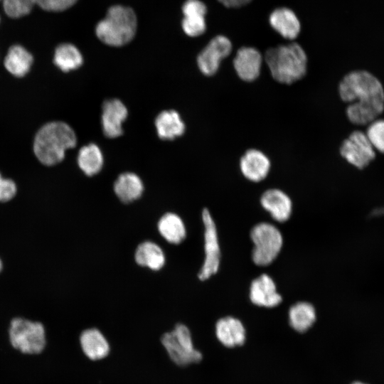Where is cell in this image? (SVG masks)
Wrapping results in <instances>:
<instances>
[{
	"label": "cell",
	"instance_id": "21",
	"mask_svg": "<svg viewBox=\"0 0 384 384\" xmlns=\"http://www.w3.org/2000/svg\"><path fill=\"white\" fill-rule=\"evenodd\" d=\"M134 260L141 267L157 271L164 266L166 257L158 244L146 240L137 247L134 252Z\"/></svg>",
	"mask_w": 384,
	"mask_h": 384
},
{
	"label": "cell",
	"instance_id": "32",
	"mask_svg": "<svg viewBox=\"0 0 384 384\" xmlns=\"http://www.w3.org/2000/svg\"><path fill=\"white\" fill-rule=\"evenodd\" d=\"M228 8H238L249 4L252 0H218Z\"/></svg>",
	"mask_w": 384,
	"mask_h": 384
},
{
	"label": "cell",
	"instance_id": "11",
	"mask_svg": "<svg viewBox=\"0 0 384 384\" xmlns=\"http://www.w3.org/2000/svg\"><path fill=\"white\" fill-rule=\"evenodd\" d=\"M128 116V110L118 99L105 100L102 107V126L108 138H117L123 134L122 123Z\"/></svg>",
	"mask_w": 384,
	"mask_h": 384
},
{
	"label": "cell",
	"instance_id": "16",
	"mask_svg": "<svg viewBox=\"0 0 384 384\" xmlns=\"http://www.w3.org/2000/svg\"><path fill=\"white\" fill-rule=\"evenodd\" d=\"M181 26L183 32L190 37H198L206 31L207 7L200 0H186L182 6Z\"/></svg>",
	"mask_w": 384,
	"mask_h": 384
},
{
	"label": "cell",
	"instance_id": "12",
	"mask_svg": "<svg viewBox=\"0 0 384 384\" xmlns=\"http://www.w3.org/2000/svg\"><path fill=\"white\" fill-rule=\"evenodd\" d=\"M263 58L260 52L252 47H242L233 59L234 69L238 76L245 82H252L260 75Z\"/></svg>",
	"mask_w": 384,
	"mask_h": 384
},
{
	"label": "cell",
	"instance_id": "26",
	"mask_svg": "<svg viewBox=\"0 0 384 384\" xmlns=\"http://www.w3.org/2000/svg\"><path fill=\"white\" fill-rule=\"evenodd\" d=\"M315 320V309L309 302H297L293 304L289 310L290 326L297 331H306L313 325Z\"/></svg>",
	"mask_w": 384,
	"mask_h": 384
},
{
	"label": "cell",
	"instance_id": "33",
	"mask_svg": "<svg viewBox=\"0 0 384 384\" xmlns=\"http://www.w3.org/2000/svg\"><path fill=\"white\" fill-rule=\"evenodd\" d=\"M351 384H368V383H363L361 381H356V382L352 383Z\"/></svg>",
	"mask_w": 384,
	"mask_h": 384
},
{
	"label": "cell",
	"instance_id": "34",
	"mask_svg": "<svg viewBox=\"0 0 384 384\" xmlns=\"http://www.w3.org/2000/svg\"><path fill=\"white\" fill-rule=\"evenodd\" d=\"M1 270H2V262L0 259V272L1 271Z\"/></svg>",
	"mask_w": 384,
	"mask_h": 384
},
{
	"label": "cell",
	"instance_id": "6",
	"mask_svg": "<svg viewBox=\"0 0 384 384\" xmlns=\"http://www.w3.org/2000/svg\"><path fill=\"white\" fill-rule=\"evenodd\" d=\"M161 343L171 360L179 366L199 362L202 354L194 348L191 333L185 325L177 324L171 332L164 334Z\"/></svg>",
	"mask_w": 384,
	"mask_h": 384
},
{
	"label": "cell",
	"instance_id": "29",
	"mask_svg": "<svg viewBox=\"0 0 384 384\" xmlns=\"http://www.w3.org/2000/svg\"><path fill=\"white\" fill-rule=\"evenodd\" d=\"M366 134L373 148L384 153V119L372 122Z\"/></svg>",
	"mask_w": 384,
	"mask_h": 384
},
{
	"label": "cell",
	"instance_id": "31",
	"mask_svg": "<svg viewBox=\"0 0 384 384\" xmlns=\"http://www.w3.org/2000/svg\"><path fill=\"white\" fill-rule=\"evenodd\" d=\"M16 183L9 178H4L0 174V201L6 202L12 199L16 193Z\"/></svg>",
	"mask_w": 384,
	"mask_h": 384
},
{
	"label": "cell",
	"instance_id": "17",
	"mask_svg": "<svg viewBox=\"0 0 384 384\" xmlns=\"http://www.w3.org/2000/svg\"><path fill=\"white\" fill-rule=\"evenodd\" d=\"M269 22L275 31L288 40L295 39L301 31L299 18L288 8L282 7L274 10L269 17Z\"/></svg>",
	"mask_w": 384,
	"mask_h": 384
},
{
	"label": "cell",
	"instance_id": "30",
	"mask_svg": "<svg viewBox=\"0 0 384 384\" xmlns=\"http://www.w3.org/2000/svg\"><path fill=\"white\" fill-rule=\"evenodd\" d=\"M34 4L46 11L60 12L73 6L78 0H33Z\"/></svg>",
	"mask_w": 384,
	"mask_h": 384
},
{
	"label": "cell",
	"instance_id": "3",
	"mask_svg": "<svg viewBox=\"0 0 384 384\" xmlns=\"http://www.w3.org/2000/svg\"><path fill=\"white\" fill-rule=\"evenodd\" d=\"M272 77L278 82L290 85L303 78L307 71V55L297 43L269 48L264 57Z\"/></svg>",
	"mask_w": 384,
	"mask_h": 384
},
{
	"label": "cell",
	"instance_id": "2",
	"mask_svg": "<svg viewBox=\"0 0 384 384\" xmlns=\"http://www.w3.org/2000/svg\"><path fill=\"white\" fill-rule=\"evenodd\" d=\"M77 137L73 129L63 122H51L36 133L33 151L40 162L53 166L63 161L65 151L75 146Z\"/></svg>",
	"mask_w": 384,
	"mask_h": 384
},
{
	"label": "cell",
	"instance_id": "22",
	"mask_svg": "<svg viewBox=\"0 0 384 384\" xmlns=\"http://www.w3.org/2000/svg\"><path fill=\"white\" fill-rule=\"evenodd\" d=\"M161 236L168 242L177 245L186 237V228L182 218L174 213L164 214L157 223Z\"/></svg>",
	"mask_w": 384,
	"mask_h": 384
},
{
	"label": "cell",
	"instance_id": "15",
	"mask_svg": "<svg viewBox=\"0 0 384 384\" xmlns=\"http://www.w3.org/2000/svg\"><path fill=\"white\" fill-rule=\"evenodd\" d=\"M240 169L243 176L252 182H260L269 174L271 163L260 150H247L240 159Z\"/></svg>",
	"mask_w": 384,
	"mask_h": 384
},
{
	"label": "cell",
	"instance_id": "28",
	"mask_svg": "<svg viewBox=\"0 0 384 384\" xmlns=\"http://www.w3.org/2000/svg\"><path fill=\"white\" fill-rule=\"evenodd\" d=\"M6 14L12 18H18L28 14L34 6L33 0H0Z\"/></svg>",
	"mask_w": 384,
	"mask_h": 384
},
{
	"label": "cell",
	"instance_id": "23",
	"mask_svg": "<svg viewBox=\"0 0 384 384\" xmlns=\"http://www.w3.org/2000/svg\"><path fill=\"white\" fill-rule=\"evenodd\" d=\"M32 55L23 46L10 47L4 59L6 69L16 77L24 76L33 63Z\"/></svg>",
	"mask_w": 384,
	"mask_h": 384
},
{
	"label": "cell",
	"instance_id": "14",
	"mask_svg": "<svg viewBox=\"0 0 384 384\" xmlns=\"http://www.w3.org/2000/svg\"><path fill=\"white\" fill-rule=\"evenodd\" d=\"M260 204L278 223L288 220L292 212V202L290 197L279 188L266 190L260 197Z\"/></svg>",
	"mask_w": 384,
	"mask_h": 384
},
{
	"label": "cell",
	"instance_id": "25",
	"mask_svg": "<svg viewBox=\"0 0 384 384\" xmlns=\"http://www.w3.org/2000/svg\"><path fill=\"white\" fill-rule=\"evenodd\" d=\"M80 343L85 353L92 360L102 358L109 352L107 341L96 329L83 331L80 336Z\"/></svg>",
	"mask_w": 384,
	"mask_h": 384
},
{
	"label": "cell",
	"instance_id": "8",
	"mask_svg": "<svg viewBox=\"0 0 384 384\" xmlns=\"http://www.w3.org/2000/svg\"><path fill=\"white\" fill-rule=\"evenodd\" d=\"M204 225L205 258L198 274L201 280H206L218 271L220 263V249L216 225L207 208L202 211Z\"/></svg>",
	"mask_w": 384,
	"mask_h": 384
},
{
	"label": "cell",
	"instance_id": "13",
	"mask_svg": "<svg viewBox=\"0 0 384 384\" xmlns=\"http://www.w3.org/2000/svg\"><path fill=\"white\" fill-rule=\"evenodd\" d=\"M249 293L252 303L259 306L272 308L282 301L274 281L267 274H262L252 280Z\"/></svg>",
	"mask_w": 384,
	"mask_h": 384
},
{
	"label": "cell",
	"instance_id": "18",
	"mask_svg": "<svg viewBox=\"0 0 384 384\" xmlns=\"http://www.w3.org/2000/svg\"><path fill=\"white\" fill-rule=\"evenodd\" d=\"M114 192L124 203L138 200L144 192V183L141 178L132 172H124L118 176L114 183Z\"/></svg>",
	"mask_w": 384,
	"mask_h": 384
},
{
	"label": "cell",
	"instance_id": "4",
	"mask_svg": "<svg viewBox=\"0 0 384 384\" xmlns=\"http://www.w3.org/2000/svg\"><path fill=\"white\" fill-rule=\"evenodd\" d=\"M137 29V18L134 10L128 6L114 5L97 23L95 33L105 44L119 47L129 43L134 38Z\"/></svg>",
	"mask_w": 384,
	"mask_h": 384
},
{
	"label": "cell",
	"instance_id": "10",
	"mask_svg": "<svg viewBox=\"0 0 384 384\" xmlns=\"http://www.w3.org/2000/svg\"><path fill=\"white\" fill-rule=\"evenodd\" d=\"M233 48L230 39L222 35L213 38L197 56L200 71L206 76L217 73L221 61L228 57Z\"/></svg>",
	"mask_w": 384,
	"mask_h": 384
},
{
	"label": "cell",
	"instance_id": "19",
	"mask_svg": "<svg viewBox=\"0 0 384 384\" xmlns=\"http://www.w3.org/2000/svg\"><path fill=\"white\" fill-rule=\"evenodd\" d=\"M215 333L218 340L227 347H235L243 344L245 330L242 322L233 316L219 319L215 325Z\"/></svg>",
	"mask_w": 384,
	"mask_h": 384
},
{
	"label": "cell",
	"instance_id": "9",
	"mask_svg": "<svg viewBox=\"0 0 384 384\" xmlns=\"http://www.w3.org/2000/svg\"><path fill=\"white\" fill-rule=\"evenodd\" d=\"M340 153L349 164L363 169L375 157L374 148L366 134L361 131L352 132L340 148Z\"/></svg>",
	"mask_w": 384,
	"mask_h": 384
},
{
	"label": "cell",
	"instance_id": "5",
	"mask_svg": "<svg viewBox=\"0 0 384 384\" xmlns=\"http://www.w3.org/2000/svg\"><path fill=\"white\" fill-rule=\"evenodd\" d=\"M253 243L252 260L258 266H267L277 257L283 246V236L274 225L262 222L250 230Z\"/></svg>",
	"mask_w": 384,
	"mask_h": 384
},
{
	"label": "cell",
	"instance_id": "1",
	"mask_svg": "<svg viewBox=\"0 0 384 384\" xmlns=\"http://www.w3.org/2000/svg\"><path fill=\"white\" fill-rule=\"evenodd\" d=\"M341 98L350 105L348 119L356 124L372 122L384 110V90L381 82L371 73L360 70L347 74L338 87Z\"/></svg>",
	"mask_w": 384,
	"mask_h": 384
},
{
	"label": "cell",
	"instance_id": "24",
	"mask_svg": "<svg viewBox=\"0 0 384 384\" xmlns=\"http://www.w3.org/2000/svg\"><path fill=\"white\" fill-rule=\"evenodd\" d=\"M77 161L79 168L85 175L92 176L102 169L104 158L100 147L90 143L80 149Z\"/></svg>",
	"mask_w": 384,
	"mask_h": 384
},
{
	"label": "cell",
	"instance_id": "7",
	"mask_svg": "<svg viewBox=\"0 0 384 384\" xmlns=\"http://www.w3.org/2000/svg\"><path fill=\"white\" fill-rule=\"evenodd\" d=\"M9 334L12 345L24 353H40L45 346V331L39 322L14 319L11 324Z\"/></svg>",
	"mask_w": 384,
	"mask_h": 384
},
{
	"label": "cell",
	"instance_id": "27",
	"mask_svg": "<svg viewBox=\"0 0 384 384\" xmlns=\"http://www.w3.org/2000/svg\"><path fill=\"white\" fill-rule=\"evenodd\" d=\"M53 62L63 72L80 67L83 58L78 48L71 43H62L55 50Z\"/></svg>",
	"mask_w": 384,
	"mask_h": 384
},
{
	"label": "cell",
	"instance_id": "20",
	"mask_svg": "<svg viewBox=\"0 0 384 384\" xmlns=\"http://www.w3.org/2000/svg\"><path fill=\"white\" fill-rule=\"evenodd\" d=\"M154 124L159 137L173 140L183 134L186 126L179 114L175 110H164L155 119Z\"/></svg>",
	"mask_w": 384,
	"mask_h": 384
}]
</instances>
